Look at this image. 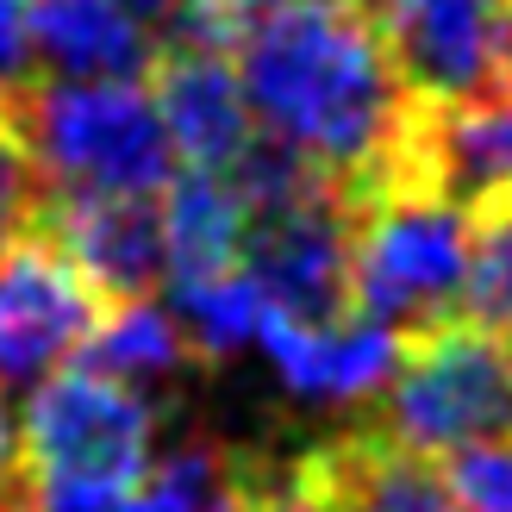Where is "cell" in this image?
<instances>
[{"label":"cell","mask_w":512,"mask_h":512,"mask_svg":"<svg viewBox=\"0 0 512 512\" xmlns=\"http://www.w3.org/2000/svg\"><path fill=\"white\" fill-rule=\"evenodd\" d=\"M444 481L463 512H512V438H481L444 456Z\"/></svg>","instance_id":"ac0fdd59"},{"label":"cell","mask_w":512,"mask_h":512,"mask_svg":"<svg viewBox=\"0 0 512 512\" xmlns=\"http://www.w3.org/2000/svg\"><path fill=\"white\" fill-rule=\"evenodd\" d=\"M369 431L419 456L512 438V344L469 319L406 331L400 369L381 388V413Z\"/></svg>","instance_id":"5b68a950"},{"label":"cell","mask_w":512,"mask_h":512,"mask_svg":"<svg viewBox=\"0 0 512 512\" xmlns=\"http://www.w3.org/2000/svg\"><path fill=\"white\" fill-rule=\"evenodd\" d=\"M356 194L338 182H313L281 194L269 207H250L244 269L269 306L300 319H344L356 313Z\"/></svg>","instance_id":"52a82bcc"},{"label":"cell","mask_w":512,"mask_h":512,"mask_svg":"<svg viewBox=\"0 0 512 512\" xmlns=\"http://www.w3.org/2000/svg\"><path fill=\"white\" fill-rule=\"evenodd\" d=\"M157 107L169 125V144L175 157L194 163V169H232L244 150L256 144V113H250V94L238 82V69L225 50L207 44H157Z\"/></svg>","instance_id":"8fae6325"},{"label":"cell","mask_w":512,"mask_h":512,"mask_svg":"<svg viewBox=\"0 0 512 512\" xmlns=\"http://www.w3.org/2000/svg\"><path fill=\"white\" fill-rule=\"evenodd\" d=\"M32 75V0H0V82L19 88Z\"/></svg>","instance_id":"d6986e66"},{"label":"cell","mask_w":512,"mask_h":512,"mask_svg":"<svg viewBox=\"0 0 512 512\" xmlns=\"http://www.w3.org/2000/svg\"><path fill=\"white\" fill-rule=\"evenodd\" d=\"M119 7H125V13H138L144 25H169L175 13L188 7V0H119Z\"/></svg>","instance_id":"44dd1931"},{"label":"cell","mask_w":512,"mask_h":512,"mask_svg":"<svg viewBox=\"0 0 512 512\" xmlns=\"http://www.w3.org/2000/svg\"><path fill=\"white\" fill-rule=\"evenodd\" d=\"M94 281L63 256V244L25 225L0 244V388H38V381L88 344L100 325Z\"/></svg>","instance_id":"ba28073f"},{"label":"cell","mask_w":512,"mask_h":512,"mask_svg":"<svg viewBox=\"0 0 512 512\" xmlns=\"http://www.w3.org/2000/svg\"><path fill=\"white\" fill-rule=\"evenodd\" d=\"M7 138L44 194H163L182 163L138 75H25L7 88Z\"/></svg>","instance_id":"7a4b0ae2"},{"label":"cell","mask_w":512,"mask_h":512,"mask_svg":"<svg viewBox=\"0 0 512 512\" xmlns=\"http://www.w3.org/2000/svg\"><path fill=\"white\" fill-rule=\"evenodd\" d=\"M238 82L256 132L288 144L344 194L400 182L413 94H406L369 0H238L232 25Z\"/></svg>","instance_id":"6da1fadb"},{"label":"cell","mask_w":512,"mask_h":512,"mask_svg":"<svg viewBox=\"0 0 512 512\" xmlns=\"http://www.w3.org/2000/svg\"><path fill=\"white\" fill-rule=\"evenodd\" d=\"M256 344L275 363V375L288 381L300 400H369L388 388V375L400 369L406 331L369 313H344V319H300L269 306L256 325Z\"/></svg>","instance_id":"9c48e42d"},{"label":"cell","mask_w":512,"mask_h":512,"mask_svg":"<svg viewBox=\"0 0 512 512\" xmlns=\"http://www.w3.org/2000/svg\"><path fill=\"white\" fill-rule=\"evenodd\" d=\"M400 182H425L463 207L512 194V88L469 100V107H419L406 132Z\"/></svg>","instance_id":"7c38bea8"},{"label":"cell","mask_w":512,"mask_h":512,"mask_svg":"<svg viewBox=\"0 0 512 512\" xmlns=\"http://www.w3.org/2000/svg\"><path fill=\"white\" fill-rule=\"evenodd\" d=\"M0 512H25V463H19V431L0 394Z\"/></svg>","instance_id":"ffe728a7"},{"label":"cell","mask_w":512,"mask_h":512,"mask_svg":"<svg viewBox=\"0 0 512 512\" xmlns=\"http://www.w3.org/2000/svg\"><path fill=\"white\" fill-rule=\"evenodd\" d=\"M169 313L182 325L188 350L200 363H225L244 344H256V325H263L269 300L250 281V269H219V275H175L169 281Z\"/></svg>","instance_id":"9a60e30c"},{"label":"cell","mask_w":512,"mask_h":512,"mask_svg":"<svg viewBox=\"0 0 512 512\" xmlns=\"http://www.w3.org/2000/svg\"><path fill=\"white\" fill-rule=\"evenodd\" d=\"M463 319L512 344V194L469 207V275Z\"/></svg>","instance_id":"e0dca14e"},{"label":"cell","mask_w":512,"mask_h":512,"mask_svg":"<svg viewBox=\"0 0 512 512\" xmlns=\"http://www.w3.org/2000/svg\"><path fill=\"white\" fill-rule=\"evenodd\" d=\"M356 313L425 331L463 319L469 207L425 182H394L356 200Z\"/></svg>","instance_id":"3957f363"},{"label":"cell","mask_w":512,"mask_h":512,"mask_svg":"<svg viewBox=\"0 0 512 512\" xmlns=\"http://www.w3.org/2000/svg\"><path fill=\"white\" fill-rule=\"evenodd\" d=\"M88 369H107L119 381H175L188 369V338H182V325H175V313H163V306H150L144 300H119L113 313H100V325L88 331V344L75 350Z\"/></svg>","instance_id":"2e32d148"},{"label":"cell","mask_w":512,"mask_h":512,"mask_svg":"<svg viewBox=\"0 0 512 512\" xmlns=\"http://www.w3.org/2000/svg\"><path fill=\"white\" fill-rule=\"evenodd\" d=\"M0 138H7V82H0Z\"/></svg>","instance_id":"7402d4cb"},{"label":"cell","mask_w":512,"mask_h":512,"mask_svg":"<svg viewBox=\"0 0 512 512\" xmlns=\"http://www.w3.org/2000/svg\"><path fill=\"white\" fill-rule=\"evenodd\" d=\"M157 44L119 0H32V57L50 75H144Z\"/></svg>","instance_id":"4fadbf2b"},{"label":"cell","mask_w":512,"mask_h":512,"mask_svg":"<svg viewBox=\"0 0 512 512\" xmlns=\"http://www.w3.org/2000/svg\"><path fill=\"white\" fill-rule=\"evenodd\" d=\"M38 232L57 238L107 300H144L169 275L163 207H150V194H44Z\"/></svg>","instance_id":"30bf717a"},{"label":"cell","mask_w":512,"mask_h":512,"mask_svg":"<svg viewBox=\"0 0 512 512\" xmlns=\"http://www.w3.org/2000/svg\"><path fill=\"white\" fill-rule=\"evenodd\" d=\"M413 107H469L512 88V0H369Z\"/></svg>","instance_id":"8992f818"},{"label":"cell","mask_w":512,"mask_h":512,"mask_svg":"<svg viewBox=\"0 0 512 512\" xmlns=\"http://www.w3.org/2000/svg\"><path fill=\"white\" fill-rule=\"evenodd\" d=\"M25 494L132 488L157 463V406L107 369H50L19 425Z\"/></svg>","instance_id":"277c9868"},{"label":"cell","mask_w":512,"mask_h":512,"mask_svg":"<svg viewBox=\"0 0 512 512\" xmlns=\"http://www.w3.org/2000/svg\"><path fill=\"white\" fill-rule=\"evenodd\" d=\"M244 232H250V200L225 169H175L163 188V250H169V281L175 275H219L244 263Z\"/></svg>","instance_id":"5bb4252c"}]
</instances>
